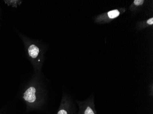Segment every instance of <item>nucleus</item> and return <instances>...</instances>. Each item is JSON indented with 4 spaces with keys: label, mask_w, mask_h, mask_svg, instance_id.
<instances>
[{
    "label": "nucleus",
    "mask_w": 153,
    "mask_h": 114,
    "mask_svg": "<svg viewBox=\"0 0 153 114\" xmlns=\"http://www.w3.org/2000/svg\"><path fill=\"white\" fill-rule=\"evenodd\" d=\"M24 44L26 55L33 66L34 70L39 72L41 70L44 61V49L40 41L20 35Z\"/></svg>",
    "instance_id": "obj_1"
},
{
    "label": "nucleus",
    "mask_w": 153,
    "mask_h": 114,
    "mask_svg": "<svg viewBox=\"0 0 153 114\" xmlns=\"http://www.w3.org/2000/svg\"><path fill=\"white\" fill-rule=\"evenodd\" d=\"M38 89L34 84L28 87L23 93V98L27 104H34L38 99Z\"/></svg>",
    "instance_id": "obj_2"
},
{
    "label": "nucleus",
    "mask_w": 153,
    "mask_h": 114,
    "mask_svg": "<svg viewBox=\"0 0 153 114\" xmlns=\"http://www.w3.org/2000/svg\"><path fill=\"white\" fill-rule=\"evenodd\" d=\"M79 114H97L94 103L92 102L80 103Z\"/></svg>",
    "instance_id": "obj_3"
},
{
    "label": "nucleus",
    "mask_w": 153,
    "mask_h": 114,
    "mask_svg": "<svg viewBox=\"0 0 153 114\" xmlns=\"http://www.w3.org/2000/svg\"><path fill=\"white\" fill-rule=\"evenodd\" d=\"M70 103L66 99L62 100L57 114H72V111L71 108Z\"/></svg>",
    "instance_id": "obj_4"
},
{
    "label": "nucleus",
    "mask_w": 153,
    "mask_h": 114,
    "mask_svg": "<svg viewBox=\"0 0 153 114\" xmlns=\"http://www.w3.org/2000/svg\"><path fill=\"white\" fill-rule=\"evenodd\" d=\"M5 2H6L8 6H11L13 7H17L18 6H20L22 2L21 1H5Z\"/></svg>",
    "instance_id": "obj_5"
},
{
    "label": "nucleus",
    "mask_w": 153,
    "mask_h": 114,
    "mask_svg": "<svg viewBox=\"0 0 153 114\" xmlns=\"http://www.w3.org/2000/svg\"><path fill=\"white\" fill-rule=\"evenodd\" d=\"M120 14L119 11L117 10H114L111 11L108 13L109 17L110 18H114L117 17Z\"/></svg>",
    "instance_id": "obj_6"
},
{
    "label": "nucleus",
    "mask_w": 153,
    "mask_h": 114,
    "mask_svg": "<svg viewBox=\"0 0 153 114\" xmlns=\"http://www.w3.org/2000/svg\"><path fill=\"white\" fill-rule=\"evenodd\" d=\"M144 2V1L143 0H135L134 1V3L137 6H139V5L143 4Z\"/></svg>",
    "instance_id": "obj_7"
},
{
    "label": "nucleus",
    "mask_w": 153,
    "mask_h": 114,
    "mask_svg": "<svg viewBox=\"0 0 153 114\" xmlns=\"http://www.w3.org/2000/svg\"><path fill=\"white\" fill-rule=\"evenodd\" d=\"M147 23L150 25H152L153 24V18H150V19L148 20L147 21Z\"/></svg>",
    "instance_id": "obj_8"
}]
</instances>
